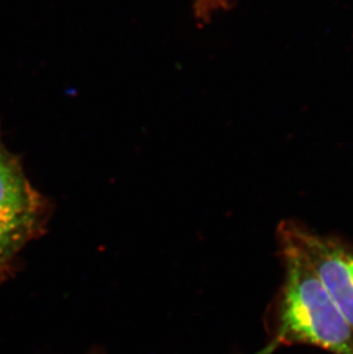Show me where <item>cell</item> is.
Returning a JSON list of instances; mask_svg holds the SVG:
<instances>
[{
    "label": "cell",
    "mask_w": 353,
    "mask_h": 354,
    "mask_svg": "<svg viewBox=\"0 0 353 354\" xmlns=\"http://www.w3.org/2000/svg\"><path fill=\"white\" fill-rule=\"evenodd\" d=\"M284 268L282 286L269 315L272 339L305 344L333 354H353V327L334 303L303 254L278 239Z\"/></svg>",
    "instance_id": "obj_1"
},
{
    "label": "cell",
    "mask_w": 353,
    "mask_h": 354,
    "mask_svg": "<svg viewBox=\"0 0 353 354\" xmlns=\"http://www.w3.org/2000/svg\"><path fill=\"white\" fill-rule=\"evenodd\" d=\"M277 237L293 244L353 327V245L340 237L320 235L296 221H283Z\"/></svg>",
    "instance_id": "obj_2"
},
{
    "label": "cell",
    "mask_w": 353,
    "mask_h": 354,
    "mask_svg": "<svg viewBox=\"0 0 353 354\" xmlns=\"http://www.w3.org/2000/svg\"><path fill=\"white\" fill-rule=\"evenodd\" d=\"M46 217V201L31 186L20 163L0 141V221L35 236Z\"/></svg>",
    "instance_id": "obj_3"
},
{
    "label": "cell",
    "mask_w": 353,
    "mask_h": 354,
    "mask_svg": "<svg viewBox=\"0 0 353 354\" xmlns=\"http://www.w3.org/2000/svg\"><path fill=\"white\" fill-rule=\"evenodd\" d=\"M33 235L0 221V265L10 261Z\"/></svg>",
    "instance_id": "obj_4"
},
{
    "label": "cell",
    "mask_w": 353,
    "mask_h": 354,
    "mask_svg": "<svg viewBox=\"0 0 353 354\" xmlns=\"http://www.w3.org/2000/svg\"><path fill=\"white\" fill-rule=\"evenodd\" d=\"M228 6V0H197L195 10L197 17L202 20H207L211 14L216 13L217 10Z\"/></svg>",
    "instance_id": "obj_5"
},
{
    "label": "cell",
    "mask_w": 353,
    "mask_h": 354,
    "mask_svg": "<svg viewBox=\"0 0 353 354\" xmlns=\"http://www.w3.org/2000/svg\"><path fill=\"white\" fill-rule=\"evenodd\" d=\"M278 348H280V345L278 344L277 342L274 341V339H271L270 343L266 346H264L260 351L253 354H274V352L277 351Z\"/></svg>",
    "instance_id": "obj_6"
}]
</instances>
